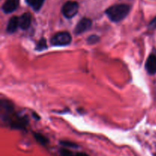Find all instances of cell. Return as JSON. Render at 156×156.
I'll return each mask as SVG.
<instances>
[{
  "label": "cell",
  "instance_id": "6da1fadb",
  "mask_svg": "<svg viewBox=\"0 0 156 156\" xmlns=\"http://www.w3.org/2000/svg\"><path fill=\"white\" fill-rule=\"evenodd\" d=\"M129 9L130 8L127 5H114L108 8L105 13L108 15L110 20L114 22H119V21H122L123 18H125V17L129 14Z\"/></svg>",
  "mask_w": 156,
  "mask_h": 156
},
{
  "label": "cell",
  "instance_id": "7a4b0ae2",
  "mask_svg": "<svg viewBox=\"0 0 156 156\" xmlns=\"http://www.w3.org/2000/svg\"><path fill=\"white\" fill-rule=\"evenodd\" d=\"M72 36L69 32L60 31L55 34L50 40V43L54 46H66L71 43Z\"/></svg>",
  "mask_w": 156,
  "mask_h": 156
},
{
  "label": "cell",
  "instance_id": "3957f363",
  "mask_svg": "<svg viewBox=\"0 0 156 156\" xmlns=\"http://www.w3.org/2000/svg\"><path fill=\"white\" fill-rule=\"evenodd\" d=\"M79 11V4L76 2L68 1L63 5L62 12L66 18H72L77 14Z\"/></svg>",
  "mask_w": 156,
  "mask_h": 156
},
{
  "label": "cell",
  "instance_id": "277c9868",
  "mask_svg": "<svg viewBox=\"0 0 156 156\" xmlns=\"http://www.w3.org/2000/svg\"><path fill=\"white\" fill-rule=\"evenodd\" d=\"M92 25V21L90 18H83L79 21L77 25L76 26L74 30L75 34L79 35L81 34H83L84 32L87 31L88 29Z\"/></svg>",
  "mask_w": 156,
  "mask_h": 156
},
{
  "label": "cell",
  "instance_id": "5b68a950",
  "mask_svg": "<svg viewBox=\"0 0 156 156\" xmlns=\"http://www.w3.org/2000/svg\"><path fill=\"white\" fill-rule=\"evenodd\" d=\"M146 69L148 73L154 75L156 73V55L150 54L146 62Z\"/></svg>",
  "mask_w": 156,
  "mask_h": 156
},
{
  "label": "cell",
  "instance_id": "8992f818",
  "mask_svg": "<svg viewBox=\"0 0 156 156\" xmlns=\"http://www.w3.org/2000/svg\"><path fill=\"white\" fill-rule=\"evenodd\" d=\"M31 23V15L30 13L26 12L23 14L21 16L18 18V24H19V27L22 30H27L29 28Z\"/></svg>",
  "mask_w": 156,
  "mask_h": 156
},
{
  "label": "cell",
  "instance_id": "52a82bcc",
  "mask_svg": "<svg viewBox=\"0 0 156 156\" xmlns=\"http://www.w3.org/2000/svg\"><path fill=\"white\" fill-rule=\"evenodd\" d=\"M19 5V0H6L2 5L3 12L5 13H12L15 10H16L17 8L18 7Z\"/></svg>",
  "mask_w": 156,
  "mask_h": 156
},
{
  "label": "cell",
  "instance_id": "ba28073f",
  "mask_svg": "<svg viewBox=\"0 0 156 156\" xmlns=\"http://www.w3.org/2000/svg\"><path fill=\"white\" fill-rule=\"evenodd\" d=\"M18 27H19V24H18V18L16 16H14L10 18L7 24V27H6V30L8 33L12 34L17 30Z\"/></svg>",
  "mask_w": 156,
  "mask_h": 156
},
{
  "label": "cell",
  "instance_id": "9c48e42d",
  "mask_svg": "<svg viewBox=\"0 0 156 156\" xmlns=\"http://www.w3.org/2000/svg\"><path fill=\"white\" fill-rule=\"evenodd\" d=\"M44 0H26V2L33 8L34 10L38 11L40 10L44 4Z\"/></svg>",
  "mask_w": 156,
  "mask_h": 156
},
{
  "label": "cell",
  "instance_id": "30bf717a",
  "mask_svg": "<svg viewBox=\"0 0 156 156\" xmlns=\"http://www.w3.org/2000/svg\"><path fill=\"white\" fill-rule=\"evenodd\" d=\"M34 136L35 140H36L37 141L40 143V144L43 145V146H45L46 144H47V143H48V140H47V139L44 136H43L42 134L37 133H35L34 134Z\"/></svg>",
  "mask_w": 156,
  "mask_h": 156
},
{
  "label": "cell",
  "instance_id": "8fae6325",
  "mask_svg": "<svg viewBox=\"0 0 156 156\" xmlns=\"http://www.w3.org/2000/svg\"><path fill=\"white\" fill-rule=\"evenodd\" d=\"M47 48V40L45 38L42 37L39 41L37 42L36 46V50L38 51H41Z\"/></svg>",
  "mask_w": 156,
  "mask_h": 156
},
{
  "label": "cell",
  "instance_id": "7c38bea8",
  "mask_svg": "<svg viewBox=\"0 0 156 156\" xmlns=\"http://www.w3.org/2000/svg\"><path fill=\"white\" fill-rule=\"evenodd\" d=\"M99 41H100V37H99V36L95 34L91 35V36L87 38V43L88 44H91V45L97 44Z\"/></svg>",
  "mask_w": 156,
  "mask_h": 156
},
{
  "label": "cell",
  "instance_id": "4fadbf2b",
  "mask_svg": "<svg viewBox=\"0 0 156 156\" xmlns=\"http://www.w3.org/2000/svg\"><path fill=\"white\" fill-rule=\"evenodd\" d=\"M60 155L61 156H74V153H73L71 151L68 150V149H62L60 150Z\"/></svg>",
  "mask_w": 156,
  "mask_h": 156
},
{
  "label": "cell",
  "instance_id": "5bb4252c",
  "mask_svg": "<svg viewBox=\"0 0 156 156\" xmlns=\"http://www.w3.org/2000/svg\"><path fill=\"white\" fill-rule=\"evenodd\" d=\"M60 144H62L63 146H69V147H74V148L78 147L77 145L69 141H61Z\"/></svg>",
  "mask_w": 156,
  "mask_h": 156
},
{
  "label": "cell",
  "instance_id": "9a60e30c",
  "mask_svg": "<svg viewBox=\"0 0 156 156\" xmlns=\"http://www.w3.org/2000/svg\"><path fill=\"white\" fill-rule=\"evenodd\" d=\"M149 25H150L151 27H155V26H156V17L155 18H154L153 20H152V21H151V23H150V24H149Z\"/></svg>",
  "mask_w": 156,
  "mask_h": 156
},
{
  "label": "cell",
  "instance_id": "2e32d148",
  "mask_svg": "<svg viewBox=\"0 0 156 156\" xmlns=\"http://www.w3.org/2000/svg\"><path fill=\"white\" fill-rule=\"evenodd\" d=\"M74 156H88L87 154L83 153V152H78V153L74 154Z\"/></svg>",
  "mask_w": 156,
  "mask_h": 156
}]
</instances>
